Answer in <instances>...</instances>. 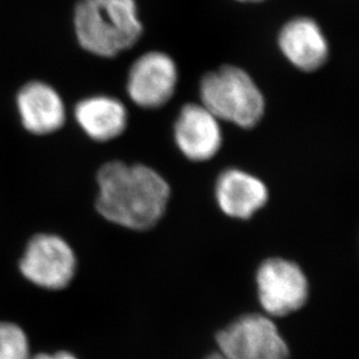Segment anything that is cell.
Instances as JSON below:
<instances>
[{
  "mask_svg": "<svg viewBox=\"0 0 359 359\" xmlns=\"http://www.w3.org/2000/svg\"><path fill=\"white\" fill-rule=\"evenodd\" d=\"M98 185L99 213L132 231H148L156 226L169 203V184L143 164L106 163L99 170Z\"/></svg>",
  "mask_w": 359,
  "mask_h": 359,
  "instance_id": "cell-1",
  "label": "cell"
},
{
  "mask_svg": "<svg viewBox=\"0 0 359 359\" xmlns=\"http://www.w3.org/2000/svg\"><path fill=\"white\" fill-rule=\"evenodd\" d=\"M74 25L81 47L99 57H116L143 34L136 0H81Z\"/></svg>",
  "mask_w": 359,
  "mask_h": 359,
  "instance_id": "cell-2",
  "label": "cell"
},
{
  "mask_svg": "<svg viewBox=\"0 0 359 359\" xmlns=\"http://www.w3.org/2000/svg\"><path fill=\"white\" fill-rule=\"evenodd\" d=\"M200 104L220 121L251 129L263 119L265 98L249 72L236 65H222L207 72L199 85Z\"/></svg>",
  "mask_w": 359,
  "mask_h": 359,
  "instance_id": "cell-3",
  "label": "cell"
},
{
  "mask_svg": "<svg viewBox=\"0 0 359 359\" xmlns=\"http://www.w3.org/2000/svg\"><path fill=\"white\" fill-rule=\"evenodd\" d=\"M226 359H288L290 349L269 316L248 314L231 322L217 336Z\"/></svg>",
  "mask_w": 359,
  "mask_h": 359,
  "instance_id": "cell-4",
  "label": "cell"
},
{
  "mask_svg": "<svg viewBox=\"0 0 359 359\" xmlns=\"http://www.w3.org/2000/svg\"><path fill=\"white\" fill-rule=\"evenodd\" d=\"M258 300L270 316H286L305 306L309 280L302 268L284 258H270L258 268Z\"/></svg>",
  "mask_w": 359,
  "mask_h": 359,
  "instance_id": "cell-5",
  "label": "cell"
},
{
  "mask_svg": "<svg viewBox=\"0 0 359 359\" xmlns=\"http://www.w3.org/2000/svg\"><path fill=\"white\" fill-rule=\"evenodd\" d=\"M177 84L178 68L173 58L163 51H148L129 69L127 92L141 109H157L171 100Z\"/></svg>",
  "mask_w": 359,
  "mask_h": 359,
  "instance_id": "cell-6",
  "label": "cell"
},
{
  "mask_svg": "<svg viewBox=\"0 0 359 359\" xmlns=\"http://www.w3.org/2000/svg\"><path fill=\"white\" fill-rule=\"evenodd\" d=\"M20 270L28 280L40 287L61 290L75 275V254L60 236L38 235L28 243Z\"/></svg>",
  "mask_w": 359,
  "mask_h": 359,
  "instance_id": "cell-7",
  "label": "cell"
},
{
  "mask_svg": "<svg viewBox=\"0 0 359 359\" xmlns=\"http://www.w3.org/2000/svg\"><path fill=\"white\" fill-rule=\"evenodd\" d=\"M173 137L180 153L194 162L212 160L224 141L220 120L203 104L196 102L180 109L173 125Z\"/></svg>",
  "mask_w": 359,
  "mask_h": 359,
  "instance_id": "cell-8",
  "label": "cell"
},
{
  "mask_svg": "<svg viewBox=\"0 0 359 359\" xmlns=\"http://www.w3.org/2000/svg\"><path fill=\"white\" fill-rule=\"evenodd\" d=\"M279 50L302 72H318L328 61L329 43L321 26L309 17H297L283 25L277 38Z\"/></svg>",
  "mask_w": 359,
  "mask_h": 359,
  "instance_id": "cell-9",
  "label": "cell"
},
{
  "mask_svg": "<svg viewBox=\"0 0 359 359\" xmlns=\"http://www.w3.org/2000/svg\"><path fill=\"white\" fill-rule=\"evenodd\" d=\"M220 210L233 219L247 220L268 203V187L258 177L240 169L221 173L215 185Z\"/></svg>",
  "mask_w": 359,
  "mask_h": 359,
  "instance_id": "cell-10",
  "label": "cell"
},
{
  "mask_svg": "<svg viewBox=\"0 0 359 359\" xmlns=\"http://www.w3.org/2000/svg\"><path fill=\"white\" fill-rule=\"evenodd\" d=\"M21 122L28 132L46 135L61 128L65 121V107L61 95L43 81H31L17 97Z\"/></svg>",
  "mask_w": 359,
  "mask_h": 359,
  "instance_id": "cell-11",
  "label": "cell"
},
{
  "mask_svg": "<svg viewBox=\"0 0 359 359\" xmlns=\"http://www.w3.org/2000/svg\"><path fill=\"white\" fill-rule=\"evenodd\" d=\"M76 121L85 134L98 142L116 139L128 125V112L119 99L95 95L84 99L75 109Z\"/></svg>",
  "mask_w": 359,
  "mask_h": 359,
  "instance_id": "cell-12",
  "label": "cell"
},
{
  "mask_svg": "<svg viewBox=\"0 0 359 359\" xmlns=\"http://www.w3.org/2000/svg\"><path fill=\"white\" fill-rule=\"evenodd\" d=\"M0 359H31L27 336L10 322H0Z\"/></svg>",
  "mask_w": 359,
  "mask_h": 359,
  "instance_id": "cell-13",
  "label": "cell"
},
{
  "mask_svg": "<svg viewBox=\"0 0 359 359\" xmlns=\"http://www.w3.org/2000/svg\"><path fill=\"white\" fill-rule=\"evenodd\" d=\"M32 359H77L72 353H67V351H60V353L49 355V353H40L38 356H35Z\"/></svg>",
  "mask_w": 359,
  "mask_h": 359,
  "instance_id": "cell-14",
  "label": "cell"
},
{
  "mask_svg": "<svg viewBox=\"0 0 359 359\" xmlns=\"http://www.w3.org/2000/svg\"><path fill=\"white\" fill-rule=\"evenodd\" d=\"M235 1H238V3L242 4H257L262 3V1H264V0H235Z\"/></svg>",
  "mask_w": 359,
  "mask_h": 359,
  "instance_id": "cell-15",
  "label": "cell"
},
{
  "mask_svg": "<svg viewBox=\"0 0 359 359\" xmlns=\"http://www.w3.org/2000/svg\"><path fill=\"white\" fill-rule=\"evenodd\" d=\"M206 359H226L220 353H213V355H210V357H207Z\"/></svg>",
  "mask_w": 359,
  "mask_h": 359,
  "instance_id": "cell-16",
  "label": "cell"
}]
</instances>
